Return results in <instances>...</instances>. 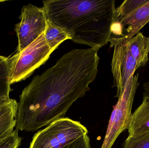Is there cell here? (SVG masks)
<instances>
[{
  "instance_id": "obj_1",
  "label": "cell",
  "mask_w": 149,
  "mask_h": 148,
  "mask_svg": "<svg viewBox=\"0 0 149 148\" xmlns=\"http://www.w3.org/2000/svg\"><path fill=\"white\" fill-rule=\"evenodd\" d=\"M99 50H73L35 76L20 95L16 129L34 132L64 117L90 90L98 73Z\"/></svg>"
},
{
  "instance_id": "obj_2",
  "label": "cell",
  "mask_w": 149,
  "mask_h": 148,
  "mask_svg": "<svg viewBox=\"0 0 149 148\" xmlns=\"http://www.w3.org/2000/svg\"><path fill=\"white\" fill-rule=\"evenodd\" d=\"M43 4L47 20L74 42L100 49L110 41L115 1L47 0Z\"/></svg>"
},
{
  "instance_id": "obj_3",
  "label": "cell",
  "mask_w": 149,
  "mask_h": 148,
  "mask_svg": "<svg viewBox=\"0 0 149 148\" xmlns=\"http://www.w3.org/2000/svg\"><path fill=\"white\" fill-rule=\"evenodd\" d=\"M109 42L110 47H114L111 67L118 98L136 70L148 62L149 38L139 32L133 38L112 39Z\"/></svg>"
},
{
  "instance_id": "obj_4",
  "label": "cell",
  "mask_w": 149,
  "mask_h": 148,
  "mask_svg": "<svg viewBox=\"0 0 149 148\" xmlns=\"http://www.w3.org/2000/svg\"><path fill=\"white\" fill-rule=\"evenodd\" d=\"M88 133L79 122L63 117L36 134L29 148H63Z\"/></svg>"
},
{
  "instance_id": "obj_5",
  "label": "cell",
  "mask_w": 149,
  "mask_h": 148,
  "mask_svg": "<svg viewBox=\"0 0 149 148\" xmlns=\"http://www.w3.org/2000/svg\"><path fill=\"white\" fill-rule=\"evenodd\" d=\"M54 50L46 43L44 32L23 50L8 58L10 84L30 76L36 69L46 62Z\"/></svg>"
},
{
  "instance_id": "obj_6",
  "label": "cell",
  "mask_w": 149,
  "mask_h": 148,
  "mask_svg": "<svg viewBox=\"0 0 149 148\" xmlns=\"http://www.w3.org/2000/svg\"><path fill=\"white\" fill-rule=\"evenodd\" d=\"M138 76V74L131 76L123 94L118 98L101 148H112L119 135L128 128L133 101L139 85Z\"/></svg>"
},
{
  "instance_id": "obj_7",
  "label": "cell",
  "mask_w": 149,
  "mask_h": 148,
  "mask_svg": "<svg viewBox=\"0 0 149 148\" xmlns=\"http://www.w3.org/2000/svg\"><path fill=\"white\" fill-rule=\"evenodd\" d=\"M20 19L15 28L18 39L17 52L23 50L45 32L48 21L43 7L31 4L23 7Z\"/></svg>"
},
{
  "instance_id": "obj_8",
  "label": "cell",
  "mask_w": 149,
  "mask_h": 148,
  "mask_svg": "<svg viewBox=\"0 0 149 148\" xmlns=\"http://www.w3.org/2000/svg\"><path fill=\"white\" fill-rule=\"evenodd\" d=\"M149 22V0L132 13L119 20L113 21L110 40L131 38L140 32Z\"/></svg>"
},
{
  "instance_id": "obj_9",
  "label": "cell",
  "mask_w": 149,
  "mask_h": 148,
  "mask_svg": "<svg viewBox=\"0 0 149 148\" xmlns=\"http://www.w3.org/2000/svg\"><path fill=\"white\" fill-rule=\"evenodd\" d=\"M127 129L130 136L149 133V96L143 94L142 103L131 116Z\"/></svg>"
},
{
  "instance_id": "obj_10",
  "label": "cell",
  "mask_w": 149,
  "mask_h": 148,
  "mask_svg": "<svg viewBox=\"0 0 149 148\" xmlns=\"http://www.w3.org/2000/svg\"><path fill=\"white\" fill-rule=\"evenodd\" d=\"M18 103L14 99L0 103V140L9 136L16 126Z\"/></svg>"
},
{
  "instance_id": "obj_11",
  "label": "cell",
  "mask_w": 149,
  "mask_h": 148,
  "mask_svg": "<svg viewBox=\"0 0 149 148\" xmlns=\"http://www.w3.org/2000/svg\"><path fill=\"white\" fill-rule=\"evenodd\" d=\"M10 67L8 58L0 56V103L10 99Z\"/></svg>"
},
{
  "instance_id": "obj_12",
  "label": "cell",
  "mask_w": 149,
  "mask_h": 148,
  "mask_svg": "<svg viewBox=\"0 0 149 148\" xmlns=\"http://www.w3.org/2000/svg\"><path fill=\"white\" fill-rule=\"evenodd\" d=\"M45 37L49 47L54 50L65 40H70V36L63 29L48 20L46 30L45 32Z\"/></svg>"
},
{
  "instance_id": "obj_13",
  "label": "cell",
  "mask_w": 149,
  "mask_h": 148,
  "mask_svg": "<svg viewBox=\"0 0 149 148\" xmlns=\"http://www.w3.org/2000/svg\"><path fill=\"white\" fill-rule=\"evenodd\" d=\"M148 0H126L116 8L114 21L119 20L127 15L148 1Z\"/></svg>"
},
{
  "instance_id": "obj_14",
  "label": "cell",
  "mask_w": 149,
  "mask_h": 148,
  "mask_svg": "<svg viewBox=\"0 0 149 148\" xmlns=\"http://www.w3.org/2000/svg\"><path fill=\"white\" fill-rule=\"evenodd\" d=\"M123 148H149V132L135 136H128Z\"/></svg>"
},
{
  "instance_id": "obj_15",
  "label": "cell",
  "mask_w": 149,
  "mask_h": 148,
  "mask_svg": "<svg viewBox=\"0 0 149 148\" xmlns=\"http://www.w3.org/2000/svg\"><path fill=\"white\" fill-rule=\"evenodd\" d=\"M22 140L18 135V130L15 129L9 136L0 140V148H18Z\"/></svg>"
},
{
  "instance_id": "obj_16",
  "label": "cell",
  "mask_w": 149,
  "mask_h": 148,
  "mask_svg": "<svg viewBox=\"0 0 149 148\" xmlns=\"http://www.w3.org/2000/svg\"><path fill=\"white\" fill-rule=\"evenodd\" d=\"M63 148H91L88 135L83 136Z\"/></svg>"
},
{
  "instance_id": "obj_17",
  "label": "cell",
  "mask_w": 149,
  "mask_h": 148,
  "mask_svg": "<svg viewBox=\"0 0 149 148\" xmlns=\"http://www.w3.org/2000/svg\"><path fill=\"white\" fill-rule=\"evenodd\" d=\"M143 88L144 89L143 94L149 96V81L144 83Z\"/></svg>"
},
{
  "instance_id": "obj_18",
  "label": "cell",
  "mask_w": 149,
  "mask_h": 148,
  "mask_svg": "<svg viewBox=\"0 0 149 148\" xmlns=\"http://www.w3.org/2000/svg\"><path fill=\"white\" fill-rule=\"evenodd\" d=\"M4 1H0V2H2Z\"/></svg>"
},
{
  "instance_id": "obj_19",
  "label": "cell",
  "mask_w": 149,
  "mask_h": 148,
  "mask_svg": "<svg viewBox=\"0 0 149 148\" xmlns=\"http://www.w3.org/2000/svg\"><path fill=\"white\" fill-rule=\"evenodd\" d=\"M148 23H149V22H148Z\"/></svg>"
}]
</instances>
